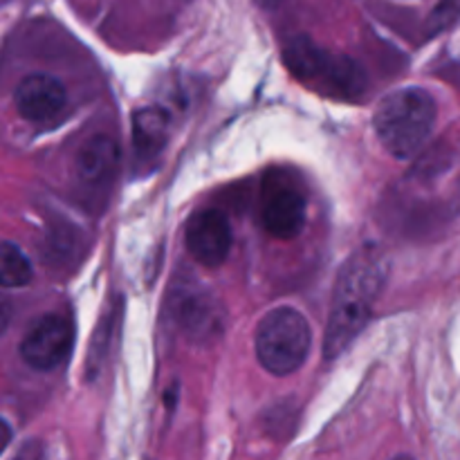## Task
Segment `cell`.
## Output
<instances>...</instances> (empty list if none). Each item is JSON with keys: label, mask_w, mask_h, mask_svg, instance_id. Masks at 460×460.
I'll return each instance as SVG.
<instances>
[{"label": "cell", "mask_w": 460, "mask_h": 460, "mask_svg": "<svg viewBox=\"0 0 460 460\" xmlns=\"http://www.w3.org/2000/svg\"><path fill=\"white\" fill-rule=\"evenodd\" d=\"M386 274H389V261L376 245L359 247L341 265L332 292L326 337H323L326 359H335L337 355L344 353L355 337L367 328L373 305L386 283Z\"/></svg>", "instance_id": "1"}, {"label": "cell", "mask_w": 460, "mask_h": 460, "mask_svg": "<svg viewBox=\"0 0 460 460\" xmlns=\"http://www.w3.org/2000/svg\"><path fill=\"white\" fill-rule=\"evenodd\" d=\"M434 124V97L416 85L386 94L373 115L377 137L395 160H411L418 155L429 139Z\"/></svg>", "instance_id": "2"}, {"label": "cell", "mask_w": 460, "mask_h": 460, "mask_svg": "<svg viewBox=\"0 0 460 460\" xmlns=\"http://www.w3.org/2000/svg\"><path fill=\"white\" fill-rule=\"evenodd\" d=\"M283 61L301 84L313 85L326 97L358 102L367 93V75L353 58L322 49L305 36L288 40Z\"/></svg>", "instance_id": "3"}, {"label": "cell", "mask_w": 460, "mask_h": 460, "mask_svg": "<svg viewBox=\"0 0 460 460\" xmlns=\"http://www.w3.org/2000/svg\"><path fill=\"white\" fill-rule=\"evenodd\" d=\"M256 358L272 376H290L308 359L313 346L310 323L299 310L274 308L261 319L256 328Z\"/></svg>", "instance_id": "4"}, {"label": "cell", "mask_w": 460, "mask_h": 460, "mask_svg": "<svg viewBox=\"0 0 460 460\" xmlns=\"http://www.w3.org/2000/svg\"><path fill=\"white\" fill-rule=\"evenodd\" d=\"M169 317L193 341L216 337L223 323L218 301L200 281L193 279L173 283L169 295Z\"/></svg>", "instance_id": "5"}, {"label": "cell", "mask_w": 460, "mask_h": 460, "mask_svg": "<svg viewBox=\"0 0 460 460\" xmlns=\"http://www.w3.org/2000/svg\"><path fill=\"white\" fill-rule=\"evenodd\" d=\"M305 198L288 178H270L261 196V223L270 236L292 241L305 227Z\"/></svg>", "instance_id": "6"}, {"label": "cell", "mask_w": 460, "mask_h": 460, "mask_svg": "<svg viewBox=\"0 0 460 460\" xmlns=\"http://www.w3.org/2000/svg\"><path fill=\"white\" fill-rule=\"evenodd\" d=\"M72 349V323L63 314H43L25 332L21 341V358L30 368L40 373L54 371L66 362Z\"/></svg>", "instance_id": "7"}, {"label": "cell", "mask_w": 460, "mask_h": 460, "mask_svg": "<svg viewBox=\"0 0 460 460\" xmlns=\"http://www.w3.org/2000/svg\"><path fill=\"white\" fill-rule=\"evenodd\" d=\"M184 241L193 259L205 268H220L232 250V225L218 209H200L189 218Z\"/></svg>", "instance_id": "8"}, {"label": "cell", "mask_w": 460, "mask_h": 460, "mask_svg": "<svg viewBox=\"0 0 460 460\" xmlns=\"http://www.w3.org/2000/svg\"><path fill=\"white\" fill-rule=\"evenodd\" d=\"M18 115L31 124L58 119L67 108V93L58 79L49 75H30L13 90Z\"/></svg>", "instance_id": "9"}, {"label": "cell", "mask_w": 460, "mask_h": 460, "mask_svg": "<svg viewBox=\"0 0 460 460\" xmlns=\"http://www.w3.org/2000/svg\"><path fill=\"white\" fill-rule=\"evenodd\" d=\"M119 146L108 135H93L81 144L75 157V173L85 191H106L119 169Z\"/></svg>", "instance_id": "10"}, {"label": "cell", "mask_w": 460, "mask_h": 460, "mask_svg": "<svg viewBox=\"0 0 460 460\" xmlns=\"http://www.w3.org/2000/svg\"><path fill=\"white\" fill-rule=\"evenodd\" d=\"M169 142V115L162 108H139L133 115V151L139 169L148 171Z\"/></svg>", "instance_id": "11"}, {"label": "cell", "mask_w": 460, "mask_h": 460, "mask_svg": "<svg viewBox=\"0 0 460 460\" xmlns=\"http://www.w3.org/2000/svg\"><path fill=\"white\" fill-rule=\"evenodd\" d=\"M31 270L30 259L25 256V252L12 241L3 243V250H0V281L4 288H22L31 281Z\"/></svg>", "instance_id": "12"}, {"label": "cell", "mask_w": 460, "mask_h": 460, "mask_svg": "<svg viewBox=\"0 0 460 460\" xmlns=\"http://www.w3.org/2000/svg\"><path fill=\"white\" fill-rule=\"evenodd\" d=\"M117 322H119V305H115V310L99 326L97 337L93 341V349L88 350V376L97 377L99 371H102L103 362H106V355L111 353V341L115 337Z\"/></svg>", "instance_id": "13"}, {"label": "cell", "mask_w": 460, "mask_h": 460, "mask_svg": "<svg viewBox=\"0 0 460 460\" xmlns=\"http://www.w3.org/2000/svg\"><path fill=\"white\" fill-rule=\"evenodd\" d=\"M460 22V0H440L436 9L431 12L427 30L431 36L440 34V31L449 30V27L458 25Z\"/></svg>", "instance_id": "14"}, {"label": "cell", "mask_w": 460, "mask_h": 460, "mask_svg": "<svg viewBox=\"0 0 460 460\" xmlns=\"http://www.w3.org/2000/svg\"><path fill=\"white\" fill-rule=\"evenodd\" d=\"M13 460H43V447L39 440H27L21 449H18Z\"/></svg>", "instance_id": "15"}, {"label": "cell", "mask_w": 460, "mask_h": 460, "mask_svg": "<svg viewBox=\"0 0 460 460\" xmlns=\"http://www.w3.org/2000/svg\"><path fill=\"white\" fill-rule=\"evenodd\" d=\"M254 3L259 4V7H263V9H274V7H279L283 0H254Z\"/></svg>", "instance_id": "16"}, {"label": "cell", "mask_w": 460, "mask_h": 460, "mask_svg": "<svg viewBox=\"0 0 460 460\" xmlns=\"http://www.w3.org/2000/svg\"><path fill=\"white\" fill-rule=\"evenodd\" d=\"M391 460H413L411 456H395V458H391Z\"/></svg>", "instance_id": "17"}]
</instances>
